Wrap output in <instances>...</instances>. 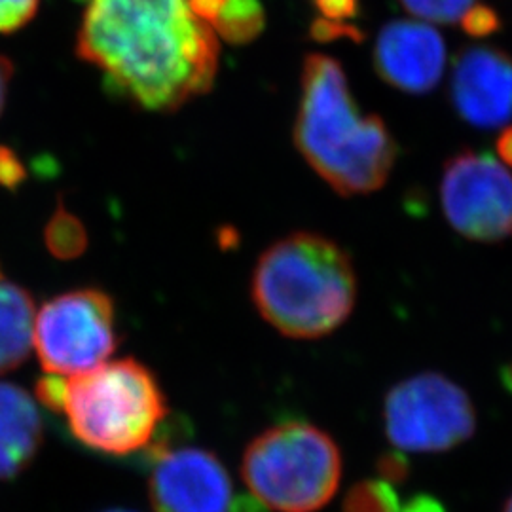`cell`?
Masks as SVG:
<instances>
[{
	"label": "cell",
	"mask_w": 512,
	"mask_h": 512,
	"mask_svg": "<svg viewBox=\"0 0 512 512\" xmlns=\"http://www.w3.org/2000/svg\"><path fill=\"white\" fill-rule=\"evenodd\" d=\"M76 52L110 92L162 112L209 92L219 71L217 33L188 0H90Z\"/></svg>",
	"instance_id": "cell-1"
},
{
	"label": "cell",
	"mask_w": 512,
	"mask_h": 512,
	"mask_svg": "<svg viewBox=\"0 0 512 512\" xmlns=\"http://www.w3.org/2000/svg\"><path fill=\"white\" fill-rule=\"evenodd\" d=\"M294 145L340 196L380 190L397 160V145L384 120L359 110L344 67L325 54H310L304 61Z\"/></svg>",
	"instance_id": "cell-2"
},
{
	"label": "cell",
	"mask_w": 512,
	"mask_h": 512,
	"mask_svg": "<svg viewBox=\"0 0 512 512\" xmlns=\"http://www.w3.org/2000/svg\"><path fill=\"white\" fill-rule=\"evenodd\" d=\"M251 296L258 313L283 336L315 340L348 321L357 302V274L340 243L294 232L260 255Z\"/></svg>",
	"instance_id": "cell-3"
},
{
	"label": "cell",
	"mask_w": 512,
	"mask_h": 512,
	"mask_svg": "<svg viewBox=\"0 0 512 512\" xmlns=\"http://www.w3.org/2000/svg\"><path fill=\"white\" fill-rule=\"evenodd\" d=\"M63 414L74 437L97 452L147 448L167 416L164 391L147 366L122 359L67 380Z\"/></svg>",
	"instance_id": "cell-4"
},
{
	"label": "cell",
	"mask_w": 512,
	"mask_h": 512,
	"mask_svg": "<svg viewBox=\"0 0 512 512\" xmlns=\"http://www.w3.org/2000/svg\"><path fill=\"white\" fill-rule=\"evenodd\" d=\"M241 475L256 501L275 512H317L336 494L342 456L323 429L287 421L245 450Z\"/></svg>",
	"instance_id": "cell-5"
},
{
	"label": "cell",
	"mask_w": 512,
	"mask_h": 512,
	"mask_svg": "<svg viewBox=\"0 0 512 512\" xmlns=\"http://www.w3.org/2000/svg\"><path fill=\"white\" fill-rule=\"evenodd\" d=\"M384 421L389 442L406 452H446L476 431L469 395L435 372L395 385L385 397Z\"/></svg>",
	"instance_id": "cell-6"
},
{
	"label": "cell",
	"mask_w": 512,
	"mask_h": 512,
	"mask_svg": "<svg viewBox=\"0 0 512 512\" xmlns=\"http://www.w3.org/2000/svg\"><path fill=\"white\" fill-rule=\"evenodd\" d=\"M116 344L114 304L101 291L61 294L37 313L35 348L48 374H86L103 365Z\"/></svg>",
	"instance_id": "cell-7"
},
{
	"label": "cell",
	"mask_w": 512,
	"mask_h": 512,
	"mask_svg": "<svg viewBox=\"0 0 512 512\" xmlns=\"http://www.w3.org/2000/svg\"><path fill=\"white\" fill-rule=\"evenodd\" d=\"M440 202L459 236L482 243L512 238V175L492 154H454L444 164Z\"/></svg>",
	"instance_id": "cell-8"
},
{
	"label": "cell",
	"mask_w": 512,
	"mask_h": 512,
	"mask_svg": "<svg viewBox=\"0 0 512 512\" xmlns=\"http://www.w3.org/2000/svg\"><path fill=\"white\" fill-rule=\"evenodd\" d=\"M150 503L156 512H230L232 480L220 459L202 448L154 446Z\"/></svg>",
	"instance_id": "cell-9"
},
{
	"label": "cell",
	"mask_w": 512,
	"mask_h": 512,
	"mask_svg": "<svg viewBox=\"0 0 512 512\" xmlns=\"http://www.w3.org/2000/svg\"><path fill=\"white\" fill-rule=\"evenodd\" d=\"M454 109L480 129L505 126L512 118V57L494 46H467L454 59L450 80Z\"/></svg>",
	"instance_id": "cell-10"
},
{
	"label": "cell",
	"mask_w": 512,
	"mask_h": 512,
	"mask_svg": "<svg viewBox=\"0 0 512 512\" xmlns=\"http://www.w3.org/2000/svg\"><path fill=\"white\" fill-rule=\"evenodd\" d=\"M374 67L385 84L401 92H433L446 67V44L427 23L395 19L378 35Z\"/></svg>",
	"instance_id": "cell-11"
},
{
	"label": "cell",
	"mask_w": 512,
	"mask_h": 512,
	"mask_svg": "<svg viewBox=\"0 0 512 512\" xmlns=\"http://www.w3.org/2000/svg\"><path fill=\"white\" fill-rule=\"evenodd\" d=\"M35 399L19 385L0 382V480L21 475L42 444Z\"/></svg>",
	"instance_id": "cell-12"
},
{
	"label": "cell",
	"mask_w": 512,
	"mask_h": 512,
	"mask_svg": "<svg viewBox=\"0 0 512 512\" xmlns=\"http://www.w3.org/2000/svg\"><path fill=\"white\" fill-rule=\"evenodd\" d=\"M35 302L18 285L0 281V374L21 365L35 344Z\"/></svg>",
	"instance_id": "cell-13"
},
{
	"label": "cell",
	"mask_w": 512,
	"mask_h": 512,
	"mask_svg": "<svg viewBox=\"0 0 512 512\" xmlns=\"http://www.w3.org/2000/svg\"><path fill=\"white\" fill-rule=\"evenodd\" d=\"M264 27L266 12L260 0H224L219 18L213 23V31L234 46L253 42Z\"/></svg>",
	"instance_id": "cell-14"
},
{
	"label": "cell",
	"mask_w": 512,
	"mask_h": 512,
	"mask_svg": "<svg viewBox=\"0 0 512 512\" xmlns=\"http://www.w3.org/2000/svg\"><path fill=\"white\" fill-rule=\"evenodd\" d=\"M44 238L48 251L61 260H73L88 247V234L84 224L65 209L63 202L59 203L52 219L48 220Z\"/></svg>",
	"instance_id": "cell-15"
},
{
	"label": "cell",
	"mask_w": 512,
	"mask_h": 512,
	"mask_svg": "<svg viewBox=\"0 0 512 512\" xmlns=\"http://www.w3.org/2000/svg\"><path fill=\"white\" fill-rule=\"evenodd\" d=\"M344 512H401L393 484L385 480L357 482L344 501Z\"/></svg>",
	"instance_id": "cell-16"
},
{
	"label": "cell",
	"mask_w": 512,
	"mask_h": 512,
	"mask_svg": "<svg viewBox=\"0 0 512 512\" xmlns=\"http://www.w3.org/2000/svg\"><path fill=\"white\" fill-rule=\"evenodd\" d=\"M401 4L416 18L450 25L459 21L475 0H401Z\"/></svg>",
	"instance_id": "cell-17"
},
{
	"label": "cell",
	"mask_w": 512,
	"mask_h": 512,
	"mask_svg": "<svg viewBox=\"0 0 512 512\" xmlns=\"http://www.w3.org/2000/svg\"><path fill=\"white\" fill-rule=\"evenodd\" d=\"M459 21L463 31L473 38L490 37L501 27V19L497 16V12L486 4H473Z\"/></svg>",
	"instance_id": "cell-18"
},
{
	"label": "cell",
	"mask_w": 512,
	"mask_h": 512,
	"mask_svg": "<svg viewBox=\"0 0 512 512\" xmlns=\"http://www.w3.org/2000/svg\"><path fill=\"white\" fill-rule=\"evenodd\" d=\"M38 0H0V33H14L37 14Z\"/></svg>",
	"instance_id": "cell-19"
},
{
	"label": "cell",
	"mask_w": 512,
	"mask_h": 512,
	"mask_svg": "<svg viewBox=\"0 0 512 512\" xmlns=\"http://www.w3.org/2000/svg\"><path fill=\"white\" fill-rule=\"evenodd\" d=\"M310 37L315 42H336V40H353L361 42L365 33L359 31L355 25H348L344 21H332L327 18H317L311 21Z\"/></svg>",
	"instance_id": "cell-20"
},
{
	"label": "cell",
	"mask_w": 512,
	"mask_h": 512,
	"mask_svg": "<svg viewBox=\"0 0 512 512\" xmlns=\"http://www.w3.org/2000/svg\"><path fill=\"white\" fill-rule=\"evenodd\" d=\"M65 387L67 380L63 376H44L40 378L37 384V399L44 404L46 408L54 412H63V403H65Z\"/></svg>",
	"instance_id": "cell-21"
},
{
	"label": "cell",
	"mask_w": 512,
	"mask_h": 512,
	"mask_svg": "<svg viewBox=\"0 0 512 512\" xmlns=\"http://www.w3.org/2000/svg\"><path fill=\"white\" fill-rule=\"evenodd\" d=\"M25 179H27V171L19 162L16 152L8 147H0V186L8 190H16Z\"/></svg>",
	"instance_id": "cell-22"
},
{
	"label": "cell",
	"mask_w": 512,
	"mask_h": 512,
	"mask_svg": "<svg viewBox=\"0 0 512 512\" xmlns=\"http://www.w3.org/2000/svg\"><path fill=\"white\" fill-rule=\"evenodd\" d=\"M315 8L323 14V18L332 21H346L357 18L359 0H313Z\"/></svg>",
	"instance_id": "cell-23"
},
{
	"label": "cell",
	"mask_w": 512,
	"mask_h": 512,
	"mask_svg": "<svg viewBox=\"0 0 512 512\" xmlns=\"http://www.w3.org/2000/svg\"><path fill=\"white\" fill-rule=\"evenodd\" d=\"M378 471L382 475V480L389 484L403 482L408 476V461L399 452H389L378 461Z\"/></svg>",
	"instance_id": "cell-24"
},
{
	"label": "cell",
	"mask_w": 512,
	"mask_h": 512,
	"mask_svg": "<svg viewBox=\"0 0 512 512\" xmlns=\"http://www.w3.org/2000/svg\"><path fill=\"white\" fill-rule=\"evenodd\" d=\"M188 4L196 18L202 19L203 23L213 27L215 19L219 18L224 0H188Z\"/></svg>",
	"instance_id": "cell-25"
},
{
	"label": "cell",
	"mask_w": 512,
	"mask_h": 512,
	"mask_svg": "<svg viewBox=\"0 0 512 512\" xmlns=\"http://www.w3.org/2000/svg\"><path fill=\"white\" fill-rule=\"evenodd\" d=\"M401 512H446L439 499L431 495H416Z\"/></svg>",
	"instance_id": "cell-26"
},
{
	"label": "cell",
	"mask_w": 512,
	"mask_h": 512,
	"mask_svg": "<svg viewBox=\"0 0 512 512\" xmlns=\"http://www.w3.org/2000/svg\"><path fill=\"white\" fill-rule=\"evenodd\" d=\"M12 74H14V65L6 57L0 55V114L4 110V105H6V95H8V86H10Z\"/></svg>",
	"instance_id": "cell-27"
},
{
	"label": "cell",
	"mask_w": 512,
	"mask_h": 512,
	"mask_svg": "<svg viewBox=\"0 0 512 512\" xmlns=\"http://www.w3.org/2000/svg\"><path fill=\"white\" fill-rule=\"evenodd\" d=\"M495 148H497V154H499L501 162L512 167V126L503 129V133L497 137Z\"/></svg>",
	"instance_id": "cell-28"
},
{
	"label": "cell",
	"mask_w": 512,
	"mask_h": 512,
	"mask_svg": "<svg viewBox=\"0 0 512 512\" xmlns=\"http://www.w3.org/2000/svg\"><path fill=\"white\" fill-rule=\"evenodd\" d=\"M505 376H503V380H505V384L509 385V389L512 391V365L507 366L505 368V372H503Z\"/></svg>",
	"instance_id": "cell-29"
},
{
	"label": "cell",
	"mask_w": 512,
	"mask_h": 512,
	"mask_svg": "<svg viewBox=\"0 0 512 512\" xmlns=\"http://www.w3.org/2000/svg\"><path fill=\"white\" fill-rule=\"evenodd\" d=\"M503 512H512V495L511 499L507 501V505H505V509H503Z\"/></svg>",
	"instance_id": "cell-30"
},
{
	"label": "cell",
	"mask_w": 512,
	"mask_h": 512,
	"mask_svg": "<svg viewBox=\"0 0 512 512\" xmlns=\"http://www.w3.org/2000/svg\"><path fill=\"white\" fill-rule=\"evenodd\" d=\"M109 512H131V511H109Z\"/></svg>",
	"instance_id": "cell-31"
}]
</instances>
